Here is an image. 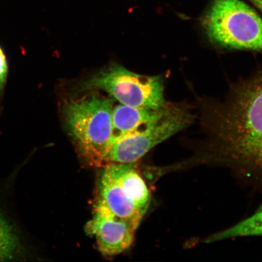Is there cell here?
<instances>
[{
    "instance_id": "obj_7",
    "label": "cell",
    "mask_w": 262,
    "mask_h": 262,
    "mask_svg": "<svg viewBox=\"0 0 262 262\" xmlns=\"http://www.w3.org/2000/svg\"><path fill=\"white\" fill-rule=\"evenodd\" d=\"M98 182V200L118 217L124 219L139 227L145 213L137 207L127 196L117 180L106 166L102 167Z\"/></svg>"
},
{
    "instance_id": "obj_5",
    "label": "cell",
    "mask_w": 262,
    "mask_h": 262,
    "mask_svg": "<svg viewBox=\"0 0 262 262\" xmlns=\"http://www.w3.org/2000/svg\"><path fill=\"white\" fill-rule=\"evenodd\" d=\"M192 122V116L187 111L169 104L159 119L114 141L106 155V165L137 162L153 147L185 129Z\"/></svg>"
},
{
    "instance_id": "obj_11",
    "label": "cell",
    "mask_w": 262,
    "mask_h": 262,
    "mask_svg": "<svg viewBox=\"0 0 262 262\" xmlns=\"http://www.w3.org/2000/svg\"><path fill=\"white\" fill-rule=\"evenodd\" d=\"M262 235V207L251 217L233 227L225 229L206 238L205 243L210 244L225 239Z\"/></svg>"
},
{
    "instance_id": "obj_10",
    "label": "cell",
    "mask_w": 262,
    "mask_h": 262,
    "mask_svg": "<svg viewBox=\"0 0 262 262\" xmlns=\"http://www.w3.org/2000/svg\"><path fill=\"white\" fill-rule=\"evenodd\" d=\"M28 255L19 229L0 208V261L24 260Z\"/></svg>"
},
{
    "instance_id": "obj_4",
    "label": "cell",
    "mask_w": 262,
    "mask_h": 262,
    "mask_svg": "<svg viewBox=\"0 0 262 262\" xmlns=\"http://www.w3.org/2000/svg\"><path fill=\"white\" fill-rule=\"evenodd\" d=\"M204 25L208 38L215 44L262 51V19L241 0H214Z\"/></svg>"
},
{
    "instance_id": "obj_12",
    "label": "cell",
    "mask_w": 262,
    "mask_h": 262,
    "mask_svg": "<svg viewBox=\"0 0 262 262\" xmlns=\"http://www.w3.org/2000/svg\"><path fill=\"white\" fill-rule=\"evenodd\" d=\"M8 67L7 60L4 52L0 47V92H2L5 86L7 80Z\"/></svg>"
},
{
    "instance_id": "obj_2",
    "label": "cell",
    "mask_w": 262,
    "mask_h": 262,
    "mask_svg": "<svg viewBox=\"0 0 262 262\" xmlns=\"http://www.w3.org/2000/svg\"><path fill=\"white\" fill-rule=\"evenodd\" d=\"M85 93L64 104L63 119L84 159L90 165L103 167L113 142V99L97 91Z\"/></svg>"
},
{
    "instance_id": "obj_1",
    "label": "cell",
    "mask_w": 262,
    "mask_h": 262,
    "mask_svg": "<svg viewBox=\"0 0 262 262\" xmlns=\"http://www.w3.org/2000/svg\"><path fill=\"white\" fill-rule=\"evenodd\" d=\"M217 134L229 160L262 173V75L237 92L221 117Z\"/></svg>"
},
{
    "instance_id": "obj_3",
    "label": "cell",
    "mask_w": 262,
    "mask_h": 262,
    "mask_svg": "<svg viewBox=\"0 0 262 262\" xmlns=\"http://www.w3.org/2000/svg\"><path fill=\"white\" fill-rule=\"evenodd\" d=\"M77 93L105 92L124 105L160 109L167 104L164 86L159 76H147L113 63L80 82L75 88Z\"/></svg>"
},
{
    "instance_id": "obj_8",
    "label": "cell",
    "mask_w": 262,
    "mask_h": 262,
    "mask_svg": "<svg viewBox=\"0 0 262 262\" xmlns=\"http://www.w3.org/2000/svg\"><path fill=\"white\" fill-rule=\"evenodd\" d=\"M168 105L167 104L158 110L129 106L122 104L113 107V142L159 119L165 113Z\"/></svg>"
},
{
    "instance_id": "obj_13",
    "label": "cell",
    "mask_w": 262,
    "mask_h": 262,
    "mask_svg": "<svg viewBox=\"0 0 262 262\" xmlns=\"http://www.w3.org/2000/svg\"><path fill=\"white\" fill-rule=\"evenodd\" d=\"M253 2L262 12V0H253Z\"/></svg>"
},
{
    "instance_id": "obj_9",
    "label": "cell",
    "mask_w": 262,
    "mask_h": 262,
    "mask_svg": "<svg viewBox=\"0 0 262 262\" xmlns=\"http://www.w3.org/2000/svg\"><path fill=\"white\" fill-rule=\"evenodd\" d=\"M133 164L111 163L105 166L119 183L127 198L146 214L150 204V192L145 180Z\"/></svg>"
},
{
    "instance_id": "obj_6",
    "label": "cell",
    "mask_w": 262,
    "mask_h": 262,
    "mask_svg": "<svg viewBox=\"0 0 262 262\" xmlns=\"http://www.w3.org/2000/svg\"><path fill=\"white\" fill-rule=\"evenodd\" d=\"M138 226L118 217L97 201L88 229L96 237L98 250L103 255L123 253L132 245Z\"/></svg>"
}]
</instances>
